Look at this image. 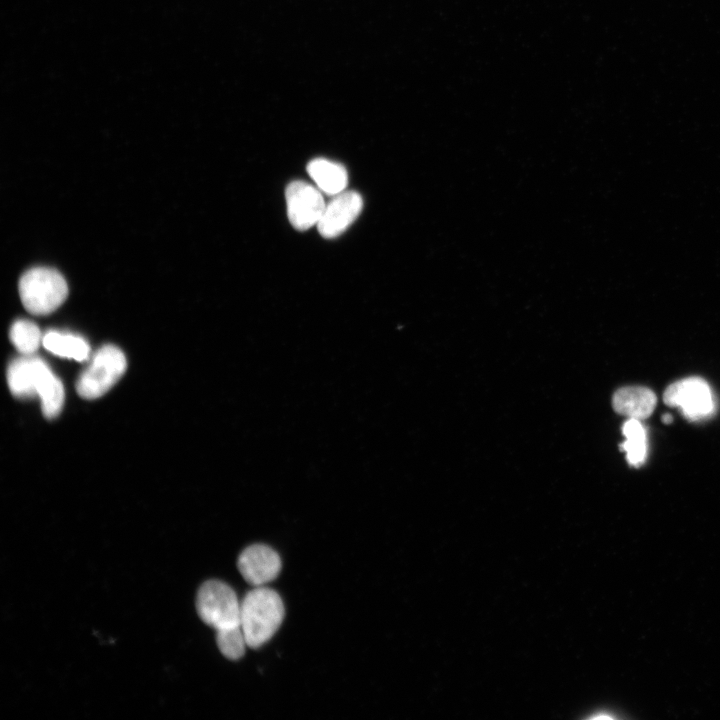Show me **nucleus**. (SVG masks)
I'll use <instances>...</instances> for the list:
<instances>
[{"mask_svg":"<svg viewBox=\"0 0 720 720\" xmlns=\"http://www.w3.org/2000/svg\"><path fill=\"white\" fill-rule=\"evenodd\" d=\"M662 420H663L665 423H670V422L672 421V417H671L669 414H666V415H663Z\"/></svg>","mask_w":720,"mask_h":720,"instance_id":"17","label":"nucleus"},{"mask_svg":"<svg viewBox=\"0 0 720 720\" xmlns=\"http://www.w3.org/2000/svg\"><path fill=\"white\" fill-rule=\"evenodd\" d=\"M284 618V605L274 590L259 586L241 600L240 626L250 648H258L272 638Z\"/></svg>","mask_w":720,"mask_h":720,"instance_id":"1","label":"nucleus"},{"mask_svg":"<svg viewBox=\"0 0 720 720\" xmlns=\"http://www.w3.org/2000/svg\"><path fill=\"white\" fill-rule=\"evenodd\" d=\"M285 199L288 219L299 231L317 225L326 206L320 189L302 180L287 185Z\"/></svg>","mask_w":720,"mask_h":720,"instance_id":"6","label":"nucleus"},{"mask_svg":"<svg viewBox=\"0 0 720 720\" xmlns=\"http://www.w3.org/2000/svg\"><path fill=\"white\" fill-rule=\"evenodd\" d=\"M216 643L220 652L230 660H237L248 646L241 626L216 631Z\"/></svg>","mask_w":720,"mask_h":720,"instance_id":"16","label":"nucleus"},{"mask_svg":"<svg viewBox=\"0 0 720 720\" xmlns=\"http://www.w3.org/2000/svg\"><path fill=\"white\" fill-rule=\"evenodd\" d=\"M362 207V197L355 191L334 195L316 225L320 235L327 239L341 235L357 219Z\"/></svg>","mask_w":720,"mask_h":720,"instance_id":"7","label":"nucleus"},{"mask_svg":"<svg viewBox=\"0 0 720 720\" xmlns=\"http://www.w3.org/2000/svg\"><path fill=\"white\" fill-rule=\"evenodd\" d=\"M663 398L666 405L678 407L690 421L704 419L715 410L712 390L700 377H689L672 383L666 388Z\"/></svg>","mask_w":720,"mask_h":720,"instance_id":"5","label":"nucleus"},{"mask_svg":"<svg viewBox=\"0 0 720 720\" xmlns=\"http://www.w3.org/2000/svg\"><path fill=\"white\" fill-rule=\"evenodd\" d=\"M612 405L617 413L641 420L652 414L656 405V396L646 387H623L614 393Z\"/></svg>","mask_w":720,"mask_h":720,"instance_id":"10","label":"nucleus"},{"mask_svg":"<svg viewBox=\"0 0 720 720\" xmlns=\"http://www.w3.org/2000/svg\"><path fill=\"white\" fill-rule=\"evenodd\" d=\"M9 337L15 348L24 355H32L43 341L40 329L28 320H16L10 327Z\"/></svg>","mask_w":720,"mask_h":720,"instance_id":"15","label":"nucleus"},{"mask_svg":"<svg viewBox=\"0 0 720 720\" xmlns=\"http://www.w3.org/2000/svg\"><path fill=\"white\" fill-rule=\"evenodd\" d=\"M625 441L620 445L626 452L628 462L633 466L641 465L647 454V437L640 420L629 418L622 427Z\"/></svg>","mask_w":720,"mask_h":720,"instance_id":"13","label":"nucleus"},{"mask_svg":"<svg viewBox=\"0 0 720 720\" xmlns=\"http://www.w3.org/2000/svg\"><path fill=\"white\" fill-rule=\"evenodd\" d=\"M37 396L40 397L42 412L45 417L51 419L59 415L64 403V387L50 368L41 380Z\"/></svg>","mask_w":720,"mask_h":720,"instance_id":"14","label":"nucleus"},{"mask_svg":"<svg viewBox=\"0 0 720 720\" xmlns=\"http://www.w3.org/2000/svg\"><path fill=\"white\" fill-rule=\"evenodd\" d=\"M238 570L249 584L255 587L264 586L280 573L281 560L277 552L269 546L255 544L240 554Z\"/></svg>","mask_w":720,"mask_h":720,"instance_id":"8","label":"nucleus"},{"mask_svg":"<svg viewBox=\"0 0 720 720\" xmlns=\"http://www.w3.org/2000/svg\"><path fill=\"white\" fill-rule=\"evenodd\" d=\"M196 609L200 619L216 631L240 626L241 601L221 581L209 580L200 587Z\"/></svg>","mask_w":720,"mask_h":720,"instance_id":"3","label":"nucleus"},{"mask_svg":"<svg viewBox=\"0 0 720 720\" xmlns=\"http://www.w3.org/2000/svg\"><path fill=\"white\" fill-rule=\"evenodd\" d=\"M126 366V357L118 347H101L78 378L77 393L85 399L101 397L121 378Z\"/></svg>","mask_w":720,"mask_h":720,"instance_id":"4","label":"nucleus"},{"mask_svg":"<svg viewBox=\"0 0 720 720\" xmlns=\"http://www.w3.org/2000/svg\"><path fill=\"white\" fill-rule=\"evenodd\" d=\"M42 344L60 357L76 361H84L89 357L90 348L86 340L71 333L49 331L43 336Z\"/></svg>","mask_w":720,"mask_h":720,"instance_id":"12","label":"nucleus"},{"mask_svg":"<svg viewBox=\"0 0 720 720\" xmlns=\"http://www.w3.org/2000/svg\"><path fill=\"white\" fill-rule=\"evenodd\" d=\"M307 172L320 191L330 196L343 192L348 183L345 167L324 158L311 160Z\"/></svg>","mask_w":720,"mask_h":720,"instance_id":"11","label":"nucleus"},{"mask_svg":"<svg viewBox=\"0 0 720 720\" xmlns=\"http://www.w3.org/2000/svg\"><path fill=\"white\" fill-rule=\"evenodd\" d=\"M18 289L23 306L34 315L53 312L68 295L64 277L48 267H35L26 271L19 280Z\"/></svg>","mask_w":720,"mask_h":720,"instance_id":"2","label":"nucleus"},{"mask_svg":"<svg viewBox=\"0 0 720 720\" xmlns=\"http://www.w3.org/2000/svg\"><path fill=\"white\" fill-rule=\"evenodd\" d=\"M48 365L31 355L14 359L7 369V382L11 393L18 398L37 395L42 374Z\"/></svg>","mask_w":720,"mask_h":720,"instance_id":"9","label":"nucleus"}]
</instances>
